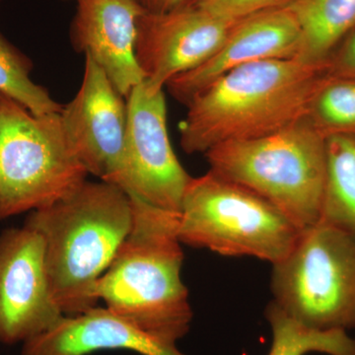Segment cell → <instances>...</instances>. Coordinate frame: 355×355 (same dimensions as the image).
Instances as JSON below:
<instances>
[{
  "label": "cell",
  "instance_id": "44dd1931",
  "mask_svg": "<svg viewBox=\"0 0 355 355\" xmlns=\"http://www.w3.org/2000/svg\"><path fill=\"white\" fill-rule=\"evenodd\" d=\"M329 74L331 76L355 78V30L338 44L328 60Z\"/></svg>",
  "mask_w": 355,
  "mask_h": 355
},
{
  "label": "cell",
  "instance_id": "52a82bcc",
  "mask_svg": "<svg viewBox=\"0 0 355 355\" xmlns=\"http://www.w3.org/2000/svg\"><path fill=\"white\" fill-rule=\"evenodd\" d=\"M273 300L316 330L355 328V235L319 221L272 265Z\"/></svg>",
  "mask_w": 355,
  "mask_h": 355
},
{
  "label": "cell",
  "instance_id": "9c48e42d",
  "mask_svg": "<svg viewBox=\"0 0 355 355\" xmlns=\"http://www.w3.org/2000/svg\"><path fill=\"white\" fill-rule=\"evenodd\" d=\"M64 316L51 294L44 242L31 228L0 233V343H26Z\"/></svg>",
  "mask_w": 355,
  "mask_h": 355
},
{
  "label": "cell",
  "instance_id": "603a6c76",
  "mask_svg": "<svg viewBox=\"0 0 355 355\" xmlns=\"http://www.w3.org/2000/svg\"><path fill=\"white\" fill-rule=\"evenodd\" d=\"M65 1H67V0H65ZM76 1H77V0H76Z\"/></svg>",
  "mask_w": 355,
  "mask_h": 355
},
{
  "label": "cell",
  "instance_id": "8fae6325",
  "mask_svg": "<svg viewBox=\"0 0 355 355\" xmlns=\"http://www.w3.org/2000/svg\"><path fill=\"white\" fill-rule=\"evenodd\" d=\"M60 114L67 139L86 171L110 183L123 158L128 103L88 55L80 88Z\"/></svg>",
  "mask_w": 355,
  "mask_h": 355
},
{
  "label": "cell",
  "instance_id": "ffe728a7",
  "mask_svg": "<svg viewBox=\"0 0 355 355\" xmlns=\"http://www.w3.org/2000/svg\"><path fill=\"white\" fill-rule=\"evenodd\" d=\"M295 0H193L200 8L227 19L239 20L270 9L289 6Z\"/></svg>",
  "mask_w": 355,
  "mask_h": 355
},
{
  "label": "cell",
  "instance_id": "ac0fdd59",
  "mask_svg": "<svg viewBox=\"0 0 355 355\" xmlns=\"http://www.w3.org/2000/svg\"><path fill=\"white\" fill-rule=\"evenodd\" d=\"M1 3V0H0ZM33 62L0 32V94L6 95L34 114L60 113L62 105L31 78Z\"/></svg>",
  "mask_w": 355,
  "mask_h": 355
},
{
  "label": "cell",
  "instance_id": "4fadbf2b",
  "mask_svg": "<svg viewBox=\"0 0 355 355\" xmlns=\"http://www.w3.org/2000/svg\"><path fill=\"white\" fill-rule=\"evenodd\" d=\"M71 43L105 72L127 99L146 80L137 60L139 21L146 12L137 0H77Z\"/></svg>",
  "mask_w": 355,
  "mask_h": 355
},
{
  "label": "cell",
  "instance_id": "ba28073f",
  "mask_svg": "<svg viewBox=\"0 0 355 355\" xmlns=\"http://www.w3.org/2000/svg\"><path fill=\"white\" fill-rule=\"evenodd\" d=\"M127 103L123 158L110 184L153 207L180 214L193 177L170 141L164 89L154 91L144 81L130 91Z\"/></svg>",
  "mask_w": 355,
  "mask_h": 355
},
{
  "label": "cell",
  "instance_id": "9a60e30c",
  "mask_svg": "<svg viewBox=\"0 0 355 355\" xmlns=\"http://www.w3.org/2000/svg\"><path fill=\"white\" fill-rule=\"evenodd\" d=\"M300 26L298 60L324 64L355 30V0H295L287 6Z\"/></svg>",
  "mask_w": 355,
  "mask_h": 355
},
{
  "label": "cell",
  "instance_id": "2e32d148",
  "mask_svg": "<svg viewBox=\"0 0 355 355\" xmlns=\"http://www.w3.org/2000/svg\"><path fill=\"white\" fill-rule=\"evenodd\" d=\"M320 221L355 235V135L326 137V181Z\"/></svg>",
  "mask_w": 355,
  "mask_h": 355
},
{
  "label": "cell",
  "instance_id": "3957f363",
  "mask_svg": "<svg viewBox=\"0 0 355 355\" xmlns=\"http://www.w3.org/2000/svg\"><path fill=\"white\" fill-rule=\"evenodd\" d=\"M130 197L132 230L98 280L95 295L147 335L176 345L190 331L193 320L188 288L182 280L179 214Z\"/></svg>",
  "mask_w": 355,
  "mask_h": 355
},
{
  "label": "cell",
  "instance_id": "e0dca14e",
  "mask_svg": "<svg viewBox=\"0 0 355 355\" xmlns=\"http://www.w3.org/2000/svg\"><path fill=\"white\" fill-rule=\"evenodd\" d=\"M266 318L272 331V345L268 355H355V340L345 330L322 331L309 328L288 316L275 303L270 302Z\"/></svg>",
  "mask_w": 355,
  "mask_h": 355
},
{
  "label": "cell",
  "instance_id": "277c9868",
  "mask_svg": "<svg viewBox=\"0 0 355 355\" xmlns=\"http://www.w3.org/2000/svg\"><path fill=\"white\" fill-rule=\"evenodd\" d=\"M209 171L241 184L277 207L300 230L321 218L326 181V137L306 119L205 153Z\"/></svg>",
  "mask_w": 355,
  "mask_h": 355
},
{
  "label": "cell",
  "instance_id": "7a4b0ae2",
  "mask_svg": "<svg viewBox=\"0 0 355 355\" xmlns=\"http://www.w3.org/2000/svg\"><path fill=\"white\" fill-rule=\"evenodd\" d=\"M132 222L130 196L102 180H86L58 202L29 212L24 226L43 239L51 294L65 316L97 306L96 284Z\"/></svg>",
  "mask_w": 355,
  "mask_h": 355
},
{
  "label": "cell",
  "instance_id": "cb8c5ba5",
  "mask_svg": "<svg viewBox=\"0 0 355 355\" xmlns=\"http://www.w3.org/2000/svg\"><path fill=\"white\" fill-rule=\"evenodd\" d=\"M354 340H355V338H354Z\"/></svg>",
  "mask_w": 355,
  "mask_h": 355
},
{
  "label": "cell",
  "instance_id": "6da1fadb",
  "mask_svg": "<svg viewBox=\"0 0 355 355\" xmlns=\"http://www.w3.org/2000/svg\"><path fill=\"white\" fill-rule=\"evenodd\" d=\"M328 76V62L298 58L261 60L230 70L186 105L188 113L180 123L182 148L205 154L225 142L288 127L305 118Z\"/></svg>",
  "mask_w": 355,
  "mask_h": 355
},
{
  "label": "cell",
  "instance_id": "7402d4cb",
  "mask_svg": "<svg viewBox=\"0 0 355 355\" xmlns=\"http://www.w3.org/2000/svg\"><path fill=\"white\" fill-rule=\"evenodd\" d=\"M144 10L151 13H163L173 10L193 0H137Z\"/></svg>",
  "mask_w": 355,
  "mask_h": 355
},
{
  "label": "cell",
  "instance_id": "d6986e66",
  "mask_svg": "<svg viewBox=\"0 0 355 355\" xmlns=\"http://www.w3.org/2000/svg\"><path fill=\"white\" fill-rule=\"evenodd\" d=\"M324 137L355 135V78L329 74L317 89L306 114Z\"/></svg>",
  "mask_w": 355,
  "mask_h": 355
},
{
  "label": "cell",
  "instance_id": "8992f818",
  "mask_svg": "<svg viewBox=\"0 0 355 355\" xmlns=\"http://www.w3.org/2000/svg\"><path fill=\"white\" fill-rule=\"evenodd\" d=\"M60 113L38 116L0 94V220L48 207L87 180Z\"/></svg>",
  "mask_w": 355,
  "mask_h": 355
},
{
  "label": "cell",
  "instance_id": "30bf717a",
  "mask_svg": "<svg viewBox=\"0 0 355 355\" xmlns=\"http://www.w3.org/2000/svg\"><path fill=\"white\" fill-rule=\"evenodd\" d=\"M239 20L220 17L193 2L167 12L146 11L139 21L137 60L147 85L162 90L175 77L207 62Z\"/></svg>",
  "mask_w": 355,
  "mask_h": 355
},
{
  "label": "cell",
  "instance_id": "7c38bea8",
  "mask_svg": "<svg viewBox=\"0 0 355 355\" xmlns=\"http://www.w3.org/2000/svg\"><path fill=\"white\" fill-rule=\"evenodd\" d=\"M300 46V26L288 6L261 11L238 21L209 60L175 77L166 87L178 102L187 105L230 70L261 60L297 58Z\"/></svg>",
  "mask_w": 355,
  "mask_h": 355
},
{
  "label": "cell",
  "instance_id": "5b68a950",
  "mask_svg": "<svg viewBox=\"0 0 355 355\" xmlns=\"http://www.w3.org/2000/svg\"><path fill=\"white\" fill-rule=\"evenodd\" d=\"M177 232L182 244L273 265L289 253L301 230L265 198L209 171L187 187Z\"/></svg>",
  "mask_w": 355,
  "mask_h": 355
},
{
  "label": "cell",
  "instance_id": "5bb4252c",
  "mask_svg": "<svg viewBox=\"0 0 355 355\" xmlns=\"http://www.w3.org/2000/svg\"><path fill=\"white\" fill-rule=\"evenodd\" d=\"M123 349L141 355H184L176 345L156 340L108 308L62 316L55 326L23 343L22 355H88Z\"/></svg>",
  "mask_w": 355,
  "mask_h": 355
}]
</instances>
